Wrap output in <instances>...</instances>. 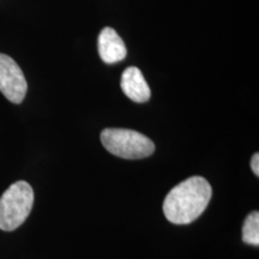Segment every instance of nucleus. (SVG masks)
I'll return each mask as SVG.
<instances>
[{"label": "nucleus", "instance_id": "f257e3e1", "mask_svg": "<svg viewBox=\"0 0 259 259\" xmlns=\"http://www.w3.org/2000/svg\"><path fill=\"white\" fill-rule=\"evenodd\" d=\"M212 189L203 177H191L168 192L163 212L174 225H187L202 215L211 199Z\"/></svg>", "mask_w": 259, "mask_h": 259}, {"label": "nucleus", "instance_id": "f03ea898", "mask_svg": "<svg viewBox=\"0 0 259 259\" xmlns=\"http://www.w3.org/2000/svg\"><path fill=\"white\" fill-rule=\"evenodd\" d=\"M34 205V191L27 181H16L0 197V229L12 232L23 225Z\"/></svg>", "mask_w": 259, "mask_h": 259}, {"label": "nucleus", "instance_id": "7ed1b4c3", "mask_svg": "<svg viewBox=\"0 0 259 259\" xmlns=\"http://www.w3.org/2000/svg\"><path fill=\"white\" fill-rule=\"evenodd\" d=\"M100 138L109 153L127 160L148 157L155 151L154 142L134 130L105 128Z\"/></svg>", "mask_w": 259, "mask_h": 259}, {"label": "nucleus", "instance_id": "20e7f679", "mask_svg": "<svg viewBox=\"0 0 259 259\" xmlns=\"http://www.w3.org/2000/svg\"><path fill=\"white\" fill-rule=\"evenodd\" d=\"M28 84L21 67L11 57L0 53V92L10 102L21 103L27 95Z\"/></svg>", "mask_w": 259, "mask_h": 259}, {"label": "nucleus", "instance_id": "39448f33", "mask_svg": "<svg viewBox=\"0 0 259 259\" xmlns=\"http://www.w3.org/2000/svg\"><path fill=\"white\" fill-rule=\"evenodd\" d=\"M120 87L125 95L134 102L144 103L149 101L151 96L150 88L138 67H127L122 72Z\"/></svg>", "mask_w": 259, "mask_h": 259}, {"label": "nucleus", "instance_id": "423d86ee", "mask_svg": "<svg viewBox=\"0 0 259 259\" xmlns=\"http://www.w3.org/2000/svg\"><path fill=\"white\" fill-rule=\"evenodd\" d=\"M99 54L103 63L116 64L124 60L127 51L122 41L113 28L102 29L99 35Z\"/></svg>", "mask_w": 259, "mask_h": 259}, {"label": "nucleus", "instance_id": "0eeeda50", "mask_svg": "<svg viewBox=\"0 0 259 259\" xmlns=\"http://www.w3.org/2000/svg\"><path fill=\"white\" fill-rule=\"evenodd\" d=\"M242 241L245 244L259 245V212L252 211L245 219L242 226Z\"/></svg>", "mask_w": 259, "mask_h": 259}, {"label": "nucleus", "instance_id": "6e6552de", "mask_svg": "<svg viewBox=\"0 0 259 259\" xmlns=\"http://www.w3.org/2000/svg\"><path fill=\"white\" fill-rule=\"evenodd\" d=\"M251 168L255 174V177H259V154L255 153L251 158Z\"/></svg>", "mask_w": 259, "mask_h": 259}]
</instances>
